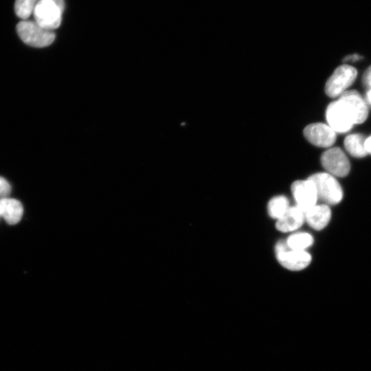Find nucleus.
<instances>
[{
	"mask_svg": "<svg viewBox=\"0 0 371 371\" xmlns=\"http://www.w3.org/2000/svg\"><path fill=\"white\" fill-rule=\"evenodd\" d=\"M16 31L21 39L32 47H46L52 44L55 39L53 31L42 27L34 21H21L16 25Z\"/></svg>",
	"mask_w": 371,
	"mask_h": 371,
	"instance_id": "1",
	"label": "nucleus"
},
{
	"mask_svg": "<svg viewBox=\"0 0 371 371\" xmlns=\"http://www.w3.org/2000/svg\"><path fill=\"white\" fill-rule=\"evenodd\" d=\"M308 179L314 183L318 198L329 204H337L341 201L342 189L333 175L327 172H318Z\"/></svg>",
	"mask_w": 371,
	"mask_h": 371,
	"instance_id": "2",
	"label": "nucleus"
},
{
	"mask_svg": "<svg viewBox=\"0 0 371 371\" xmlns=\"http://www.w3.org/2000/svg\"><path fill=\"white\" fill-rule=\"evenodd\" d=\"M275 253L280 264L292 271L304 269L310 264L311 260V255L305 250L292 249L284 241L277 243Z\"/></svg>",
	"mask_w": 371,
	"mask_h": 371,
	"instance_id": "3",
	"label": "nucleus"
},
{
	"mask_svg": "<svg viewBox=\"0 0 371 371\" xmlns=\"http://www.w3.org/2000/svg\"><path fill=\"white\" fill-rule=\"evenodd\" d=\"M356 69L348 65L338 67L327 80L325 92L330 98L340 96L354 82Z\"/></svg>",
	"mask_w": 371,
	"mask_h": 371,
	"instance_id": "4",
	"label": "nucleus"
},
{
	"mask_svg": "<svg viewBox=\"0 0 371 371\" xmlns=\"http://www.w3.org/2000/svg\"><path fill=\"white\" fill-rule=\"evenodd\" d=\"M328 126L335 132L345 133L355 124L353 115L348 106L341 100L331 102L326 112Z\"/></svg>",
	"mask_w": 371,
	"mask_h": 371,
	"instance_id": "5",
	"label": "nucleus"
},
{
	"mask_svg": "<svg viewBox=\"0 0 371 371\" xmlns=\"http://www.w3.org/2000/svg\"><path fill=\"white\" fill-rule=\"evenodd\" d=\"M61 10L51 0H38L34 10V21L42 27L53 31L62 21Z\"/></svg>",
	"mask_w": 371,
	"mask_h": 371,
	"instance_id": "6",
	"label": "nucleus"
},
{
	"mask_svg": "<svg viewBox=\"0 0 371 371\" xmlns=\"http://www.w3.org/2000/svg\"><path fill=\"white\" fill-rule=\"evenodd\" d=\"M321 163L329 174L337 177H345L350 171L349 160L339 148H332L321 156Z\"/></svg>",
	"mask_w": 371,
	"mask_h": 371,
	"instance_id": "7",
	"label": "nucleus"
},
{
	"mask_svg": "<svg viewBox=\"0 0 371 371\" xmlns=\"http://www.w3.org/2000/svg\"><path fill=\"white\" fill-rule=\"evenodd\" d=\"M291 192L296 205L304 212L316 205L318 196L315 186L310 179L295 181L291 186Z\"/></svg>",
	"mask_w": 371,
	"mask_h": 371,
	"instance_id": "8",
	"label": "nucleus"
},
{
	"mask_svg": "<svg viewBox=\"0 0 371 371\" xmlns=\"http://www.w3.org/2000/svg\"><path fill=\"white\" fill-rule=\"evenodd\" d=\"M304 135L312 144L319 147H329L336 140L335 131L323 123H313L304 129Z\"/></svg>",
	"mask_w": 371,
	"mask_h": 371,
	"instance_id": "9",
	"label": "nucleus"
},
{
	"mask_svg": "<svg viewBox=\"0 0 371 371\" xmlns=\"http://www.w3.org/2000/svg\"><path fill=\"white\" fill-rule=\"evenodd\" d=\"M339 100L350 110L355 124H361L366 120L368 113V107L358 91L356 90L345 91L340 95Z\"/></svg>",
	"mask_w": 371,
	"mask_h": 371,
	"instance_id": "10",
	"label": "nucleus"
},
{
	"mask_svg": "<svg viewBox=\"0 0 371 371\" xmlns=\"http://www.w3.org/2000/svg\"><path fill=\"white\" fill-rule=\"evenodd\" d=\"M305 221V212L297 205L290 207L277 220L276 228L282 232H289L299 228Z\"/></svg>",
	"mask_w": 371,
	"mask_h": 371,
	"instance_id": "11",
	"label": "nucleus"
},
{
	"mask_svg": "<svg viewBox=\"0 0 371 371\" xmlns=\"http://www.w3.org/2000/svg\"><path fill=\"white\" fill-rule=\"evenodd\" d=\"M330 216V210L325 204H316L305 212V221L311 227L317 230L325 227L328 223Z\"/></svg>",
	"mask_w": 371,
	"mask_h": 371,
	"instance_id": "12",
	"label": "nucleus"
},
{
	"mask_svg": "<svg viewBox=\"0 0 371 371\" xmlns=\"http://www.w3.org/2000/svg\"><path fill=\"white\" fill-rule=\"evenodd\" d=\"M23 207L21 203L12 198H5L0 201V217L9 225L18 223L23 216Z\"/></svg>",
	"mask_w": 371,
	"mask_h": 371,
	"instance_id": "13",
	"label": "nucleus"
},
{
	"mask_svg": "<svg viewBox=\"0 0 371 371\" xmlns=\"http://www.w3.org/2000/svg\"><path fill=\"white\" fill-rule=\"evenodd\" d=\"M365 140L361 134H351L345 138L344 146L352 156L363 157L368 153L365 148Z\"/></svg>",
	"mask_w": 371,
	"mask_h": 371,
	"instance_id": "14",
	"label": "nucleus"
},
{
	"mask_svg": "<svg viewBox=\"0 0 371 371\" xmlns=\"http://www.w3.org/2000/svg\"><path fill=\"white\" fill-rule=\"evenodd\" d=\"M289 207V201L284 196H277L268 203L267 211L271 217L278 220Z\"/></svg>",
	"mask_w": 371,
	"mask_h": 371,
	"instance_id": "15",
	"label": "nucleus"
},
{
	"mask_svg": "<svg viewBox=\"0 0 371 371\" xmlns=\"http://www.w3.org/2000/svg\"><path fill=\"white\" fill-rule=\"evenodd\" d=\"M313 242L312 236L306 232L293 234L286 241L289 248L296 250H305L313 244Z\"/></svg>",
	"mask_w": 371,
	"mask_h": 371,
	"instance_id": "16",
	"label": "nucleus"
},
{
	"mask_svg": "<svg viewBox=\"0 0 371 371\" xmlns=\"http://www.w3.org/2000/svg\"><path fill=\"white\" fill-rule=\"evenodd\" d=\"M38 1V0H16L14 11L16 16L22 20H27L33 14Z\"/></svg>",
	"mask_w": 371,
	"mask_h": 371,
	"instance_id": "17",
	"label": "nucleus"
},
{
	"mask_svg": "<svg viewBox=\"0 0 371 371\" xmlns=\"http://www.w3.org/2000/svg\"><path fill=\"white\" fill-rule=\"evenodd\" d=\"M11 192V186L8 181L3 177H0V201L8 197Z\"/></svg>",
	"mask_w": 371,
	"mask_h": 371,
	"instance_id": "18",
	"label": "nucleus"
},
{
	"mask_svg": "<svg viewBox=\"0 0 371 371\" xmlns=\"http://www.w3.org/2000/svg\"><path fill=\"white\" fill-rule=\"evenodd\" d=\"M362 80L365 87L367 88L371 87V66H370L364 72Z\"/></svg>",
	"mask_w": 371,
	"mask_h": 371,
	"instance_id": "19",
	"label": "nucleus"
},
{
	"mask_svg": "<svg viewBox=\"0 0 371 371\" xmlns=\"http://www.w3.org/2000/svg\"><path fill=\"white\" fill-rule=\"evenodd\" d=\"M361 56L358 54H352L345 57L344 61H357L361 59Z\"/></svg>",
	"mask_w": 371,
	"mask_h": 371,
	"instance_id": "20",
	"label": "nucleus"
},
{
	"mask_svg": "<svg viewBox=\"0 0 371 371\" xmlns=\"http://www.w3.org/2000/svg\"><path fill=\"white\" fill-rule=\"evenodd\" d=\"M365 148L367 153L371 154V136L365 140Z\"/></svg>",
	"mask_w": 371,
	"mask_h": 371,
	"instance_id": "21",
	"label": "nucleus"
},
{
	"mask_svg": "<svg viewBox=\"0 0 371 371\" xmlns=\"http://www.w3.org/2000/svg\"><path fill=\"white\" fill-rule=\"evenodd\" d=\"M51 1H53L56 5H57L58 7L63 12L64 8H65L64 0H51Z\"/></svg>",
	"mask_w": 371,
	"mask_h": 371,
	"instance_id": "22",
	"label": "nucleus"
},
{
	"mask_svg": "<svg viewBox=\"0 0 371 371\" xmlns=\"http://www.w3.org/2000/svg\"><path fill=\"white\" fill-rule=\"evenodd\" d=\"M369 90L366 94V98L368 102L371 104V87L368 88Z\"/></svg>",
	"mask_w": 371,
	"mask_h": 371,
	"instance_id": "23",
	"label": "nucleus"
}]
</instances>
